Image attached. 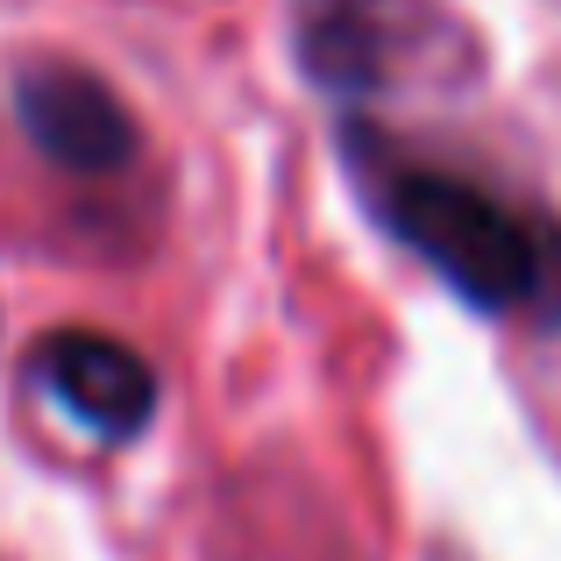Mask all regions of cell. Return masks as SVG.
<instances>
[{"mask_svg":"<svg viewBox=\"0 0 561 561\" xmlns=\"http://www.w3.org/2000/svg\"><path fill=\"white\" fill-rule=\"evenodd\" d=\"M383 220L405 249H420L469 306L505 313V306L548 299L561 306V242L526 228L519 214L491 199V192L440 179V171H391L383 185Z\"/></svg>","mask_w":561,"mask_h":561,"instance_id":"cell-1","label":"cell"},{"mask_svg":"<svg viewBox=\"0 0 561 561\" xmlns=\"http://www.w3.org/2000/svg\"><path fill=\"white\" fill-rule=\"evenodd\" d=\"M14 107H22V128L50 164L71 171H114L136 150V128H128L122 100L79 65H28L22 85H14Z\"/></svg>","mask_w":561,"mask_h":561,"instance_id":"cell-2","label":"cell"},{"mask_svg":"<svg viewBox=\"0 0 561 561\" xmlns=\"http://www.w3.org/2000/svg\"><path fill=\"white\" fill-rule=\"evenodd\" d=\"M43 383L50 398L100 440H128L150 426L157 405V377L136 348L122 342H100V334H50L43 348Z\"/></svg>","mask_w":561,"mask_h":561,"instance_id":"cell-3","label":"cell"},{"mask_svg":"<svg viewBox=\"0 0 561 561\" xmlns=\"http://www.w3.org/2000/svg\"><path fill=\"white\" fill-rule=\"evenodd\" d=\"M377 0H299V57L320 85L363 93L377 85Z\"/></svg>","mask_w":561,"mask_h":561,"instance_id":"cell-4","label":"cell"}]
</instances>
